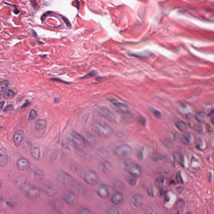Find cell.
I'll return each instance as SVG.
<instances>
[{"label":"cell","mask_w":214,"mask_h":214,"mask_svg":"<svg viewBox=\"0 0 214 214\" xmlns=\"http://www.w3.org/2000/svg\"><path fill=\"white\" fill-rule=\"evenodd\" d=\"M67 137L76 150L80 151L84 150L87 144L84 135L79 134L74 130H70L67 134Z\"/></svg>","instance_id":"cell-1"},{"label":"cell","mask_w":214,"mask_h":214,"mask_svg":"<svg viewBox=\"0 0 214 214\" xmlns=\"http://www.w3.org/2000/svg\"><path fill=\"white\" fill-rule=\"evenodd\" d=\"M93 129L98 135L101 137H111L113 134L112 129L104 122H96L94 124Z\"/></svg>","instance_id":"cell-2"},{"label":"cell","mask_w":214,"mask_h":214,"mask_svg":"<svg viewBox=\"0 0 214 214\" xmlns=\"http://www.w3.org/2000/svg\"><path fill=\"white\" fill-rule=\"evenodd\" d=\"M126 170L134 177H138L140 176L142 174V169L138 164L135 163L131 159L126 160L124 163Z\"/></svg>","instance_id":"cell-3"},{"label":"cell","mask_w":214,"mask_h":214,"mask_svg":"<svg viewBox=\"0 0 214 214\" xmlns=\"http://www.w3.org/2000/svg\"><path fill=\"white\" fill-rule=\"evenodd\" d=\"M56 178L57 181L63 186H73L75 183L72 177L67 172L62 170L58 171Z\"/></svg>","instance_id":"cell-4"},{"label":"cell","mask_w":214,"mask_h":214,"mask_svg":"<svg viewBox=\"0 0 214 214\" xmlns=\"http://www.w3.org/2000/svg\"><path fill=\"white\" fill-rule=\"evenodd\" d=\"M22 190L26 196L31 199H37L40 195V191L39 189L34 187V186L28 183L24 186Z\"/></svg>","instance_id":"cell-5"},{"label":"cell","mask_w":214,"mask_h":214,"mask_svg":"<svg viewBox=\"0 0 214 214\" xmlns=\"http://www.w3.org/2000/svg\"><path fill=\"white\" fill-rule=\"evenodd\" d=\"M98 113L104 118L111 122H115L116 121L117 116L116 114L111 110L104 106L99 107L97 110Z\"/></svg>","instance_id":"cell-6"},{"label":"cell","mask_w":214,"mask_h":214,"mask_svg":"<svg viewBox=\"0 0 214 214\" xmlns=\"http://www.w3.org/2000/svg\"><path fill=\"white\" fill-rule=\"evenodd\" d=\"M42 189L43 192L49 197L55 196L59 192L58 187L51 182H47L44 184Z\"/></svg>","instance_id":"cell-7"},{"label":"cell","mask_w":214,"mask_h":214,"mask_svg":"<svg viewBox=\"0 0 214 214\" xmlns=\"http://www.w3.org/2000/svg\"><path fill=\"white\" fill-rule=\"evenodd\" d=\"M131 152V147L126 144L117 147L114 150L115 154L119 157H124L129 156Z\"/></svg>","instance_id":"cell-8"},{"label":"cell","mask_w":214,"mask_h":214,"mask_svg":"<svg viewBox=\"0 0 214 214\" xmlns=\"http://www.w3.org/2000/svg\"><path fill=\"white\" fill-rule=\"evenodd\" d=\"M85 181L91 186L96 185L99 182V177L96 172L93 170L87 171L84 176Z\"/></svg>","instance_id":"cell-9"},{"label":"cell","mask_w":214,"mask_h":214,"mask_svg":"<svg viewBox=\"0 0 214 214\" xmlns=\"http://www.w3.org/2000/svg\"><path fill=\"white\" fill-rule=\"evenodd\" d=\"M111 102L119 113L124 115L129 113V108L126 104L116 100H112Z\"/></svg>","instance_id":"cell-10"},{"label":"cell","mask_w":214,"mask_h":214,"mask_svg":"<svg viewBox=\"0 0 214 214\" xmlns=\"http://www.w3.org/2000/svg\"><path fill=\"white\" fill-rule=\"evenodd\" d=\"M76 196L71 191H66L62 193V198L65 202L70 205H73L76 201Z\"/></svg>","instance_id":"cell-11"},{"label":"cell","mask_w":214,"mask_h":214,"mask_svg":"<svg viewBox=\"0 0 214 214\" xmlns=\"http://www.w3.org/2000/svg\"><path fill=\"white\" fill-rule=\"evenodd\" d=\"M130 202L133 205L137 208H140L143 206L144 198L140 194H135L130 199Z\"/></svg>","instance_id":"cell-12"},{"label":"cell","mask_w":214,"mask_h":214,"mask_svg":"<svg viewBox=\"0 0 214 214\" xmlns=\"http://www.w3.org/2000/svg\"><path fill=\"white\" fill-rule=\"evenodd\" d=\"M24 137L25 134L24 132L21 130H17V131L15 133L13 137V140L16 147H19L21 145L23 140L24 139Z\"/></svg>","instance_id":"cell-13"},{"label":"cell","mask_w":214,"mask_h":214,"mask_svg":"<svg viewBox=\"0 0 214 214\" xmlns=\"http://www.w3.org/2000/svg\"><path fill=\"white\" fill-rule=\"evenodd\" d=\"M98 194L101 198H108L110 194L109 187L106 184H102L98 189Z\"/></svg>","instance_id":"cell-14"},{"label":"cell","mask_w":214,"mask_h":214,"mask_svg":"<svg viewBox=\"0 0 214 214\" xmlns=\"http://www.w3.org/2000/svg\"><path fill=\"white\" fill-rule=\"evenodd\" d=\"M17 166L19 170L26 171L30 167V163L29 161L26 158H22L17 161Z\"/></svg>","instance_id":"cell-15"},{"label":"cell","mask_w":214,"mask_h":214,"mask_svg":"<svg viewBox=\"0 0 214 214\" xmlns=\"http://www.w3.org/2000/svg\"><path fill=\"white\" fill-rule=\"evenodd\" d=\"M83 135L85 138L87 145L92 147H95L97 142L95 135L88 132H86Z\"/></svg>","instance_id":"cell-16"},{"label":"cell","mask_w":214,"mask_h":214,"mask_svg":"<svg viewBox=\"0 0 214 214\" xmlns=\"http://www.w3.org/2000/svg\"><path fill=\"white\" fill-rule=\"evenodd\" d=\"M0 155V165L1 167H4L6 165L8 161V154L6 148H1Z\"/></svg>","instance_id":"cell-17"},{"label":"cell","mask_w":214,"mask_h":214,"mask_svg":"<svg viewBox=\"0 0 214 214\" xmlns=\"http://www.w3.org/2000/svg\"><path fill=\"white\" fill-rule=\"evenodd\" d=\"M111 200L114 204L116 205L122 204L124 201V195L121 192H117L113 195Z\"/></svg>","instance_id":"cell-18"},{"label":"cell","mask_w":214,"mask_h":214,"mask_svg":"<svg viewBox=\"0 0 214 214\" xmlns=\"http://www.w3.org/2000/svg\"><path fill=\"white\" fill-rule=\"evenodd\" d=\"M27 179L24 176H19L15 181V184L19 188L22 189L28 184Z\"/></svg>","instance_id":"cell-19"},{"label":"cell","mask_w":214,"mask_h":214,"mask_svg":"<svg viewBox=\"0 0 214 214\" xmlns=\"http://www.w3.org/2000/svg\"><path fill=\"white\" fill-rule=\"evenodd\" d=\"M31 155L34 158L37 160H39L40 158V148L37 145H34L31 150Z\"/></svg>","instance_id":"cell-20"},{"label":"cell","mask_w":214,"mask_h":214,"mask_svg":"<svg viewBox=\"0 0 214 214\" xmlns=\"http://www.w3.org/2000/svg\"><path fill=\"white\" fill-rule=\"evenodd\" d=\"M47 126V122L46 120L43 119H39L35 122V128L38 130L44 129Z\"/></svg>","instance_id":"cell-21"},{"label":"cell","mask_w":214,"mask_h":214,"mask_svg":"<svg viewBox=\"0 0 214 214\" xmlns=\"http://www.w3.org/2000/svg\"><path fill=\"white\" fill-rule=\"evenodd\" d=\"M174 160L176 162L179 163L183 167H184V158L180 153L178 152H175L173 153Z\"/></svg>","instance_id":"cell-22"},{"label":"cell","mask_w":214,"mask_h":214,"mask_svg":"<svg viewBox=\"0 0 214 214\" xmlns=\"http://www.w3.org/2000/svg\"><path fill=\"white\" fill-rule=\"evenodd\" d=\"M130 54L134 57H141V58H145V57H147L151 56L152 54V53L151 52L149 51H142V52H136V53H130Z\"/></svg>","instance_id":"cell-23"},{"label":"cell","mask_w":214,"mask_h":214,"mask_svg":"<svg viewBox=\"0 0 214 214\" xmlns=\"http://www.w3.org/2000/svg\"><path fill=\"white\" fill-rule=\"evenodd\" d=\"M34 176L36 180L41 181L44 178V174L42 170L37 169L34 171Z\"/></svg>","instance_id":"cell-24"},{"label":"cell","mask_w":214,"mask_h":214,"mask_svg":"<svg viewBox=\"0 0 214 214\" xmlns=\"http://www.w3.org/2000/svg\"><path fill=\"white\" fill-rule=\"evenodd\" d=\"M112 165L108 161H106L103 163L102 170L105 174L108 173L112 169Z\"/></svg>","instance_id":"cell-25"},{"label":"cell","mask_w":214,"mask_h":214,"mask_svg":"<svg viewBox=\"0 0 214 214\" xmlns=\"http://www.w3.org/2000/svg\"><path fill=\"white\" fill-rule=\"evenodd\" d=\"M184 206H185V202L184 200H182V199L179 200L178 201L176 202L175 207H174L176 210H178L177 211L178 212L177 213H180V210L181 211H183L182 210L184 208Z\"/></svg>","instance_id":"cell-26"},{"label":"cell","mask_w":214,"mask_h":214,"mask_svg":"<svg viewBox=\"0 0 214 214\" xmlns=\"http://www.w3.org/2000/svg\"><path fill=\"white\" fill-rule=\"evenodd\" d=\"M176 126L177 129L181 132L185 131L187 129V125L182 121L177 122L176 124Z\"/></svg>","instance_id":"cell-27"},{"label":"cell","mask_w":214,"mask_h":214,"mask_svg":"<svg viewBox=\"0 0 214 214\" xmlns=\"http://www.w3.org/2000/svg\"><path fill=\"white\" fill-rule=\"evenodd\" d=\"M15 91L12 89H8L3 94V97L5 99H9L13 98L15 95Z\"/></svg>","instance_id":"cell-28"},{"label":"cell","mask_w":214,"mask_h":214,"mask_svg":"<svg viewBox=\"0 0 214 214\" xmlns=\"http://www.w3.org/2000/svg\"><path fill=\"white\" fill-rule=\"evenodd\" d=\"M163 156L158 153H153L151 156V158L153 161L158 162L163 160Z\"/></svg>","instance_id":"cell-29"},{"label":"cell","mask_w":214,"mask_h":214,"mask_svg":"<svg viewBox=\"0 0 214 214\" xmlns=\"http://www.w3.org/2000/svg\"><path fill=\"white\" fill-rule=\"evenodd\" d=\"M9 85V82L8 80H4L1 81L0 83V91L1 92H3L6 90V89L8 88Z\"/></svg>","instance_id":"cell-30"},{"label":"cell","mask_w":214,"mask_h":214,"mask_svg":"<svg viewBox=\"0 0 214 214\" xmlns=\"http://www.w3.org/2000/svg\"><path fill=\"white\" fill-rule=\"evenodd\" d=\"M107 213L109 214H119L120 213V210L116 206H111L107 211Z\"/></svg>","instance_id":"cell-31"},{"label":"cell","mask_w":214,"mask_h":214,"mask_svg":"<svg viewBox=\"0 0 214 214\" xmlns=\"http://www.w3.org/2000/svg\"><path fill=\"white\" fill-rule=\"evenodd\" d=\"M181 142L183 144L189 145L191 142V138L188 134L184 135L181 139Z\"/></svg>","instance_id":"cell-32"},{"label":"cell","mask_w":214,"mask_h":214,"mask_svg":"<svg viewBox=\"0 0 214 214\" xmlns=\"http://www.w3.org/2000/svg\"><path fill=\"white\" fill-rule=\"evenodd\" d=\"M164 179L162 177L158 178L155 181V186L157 188H161L163 187L164 184Z\"/></svg>","instance_id":"cell-33"},{"label":"cell","mask_w":214,"mask_h":214,"mask_svg":"<svg viewBox=\"0 0 214 214\" xmlns=\"http://www.w3.org/2000/svg\"><path fill=\"white\" fill-rule=\"evenodd\" d=\"M204 113L202 112H199L197 113L195 117L196 120L199 122H202L204 121Z\"/></svg>","instance_id":"cell-34"},{"label":"cell","mask_w":214,"mask_h":214,"mask_svg":"<svg viewBox=\"0 0 214 214\" xmlns=\"http://www.w3.org/2000/svg\"><path fill=\"white\" fill-rule=\"evenodd\" d=\"M37 111H35V110H32L29 112V117H28V119L30 121H32V120L35 119L37 117Z\"/></svg>","instance_id":"cell-35"},{"label":"cell","mask_w":214,"mask_h":214,"mask_svg":"<svg viewBox=\"0 0 214 214\" xmlns=\"http://www.w3.org/2000/svg\"><path fill=\"white\" fill-rule=\"evenodd\" d=\"M176 181H177L179 183L183 184L184 181L182 179V176H181V173L180 171H178L177 172L176 175Z\"/></svg>","instance_id":"cell-36"},{"label":"cell","mask_w":214,"mask_h":214,"mask_svg":"<svg viewBox=\"0 0 214 214\" xmlns=\"http://www.w3.org/2000/svg\"><path fill=\"white\" fill-rule=\"evenodd\" d=\"M138 121L139 124L145 127L147 125V120L144 117H139L138 119Z\"/></svg>","instance_id":"cell-37"},{"label":"cell","mask_w":214,"mask_h":214,"mask_svg":"<svg viewBox=\"0 0 214 214\" xmlns=\"http://www.w3.org/2000/svg\"><path fill=\"white\" fill-rule=\"evenodd\" d=\"M137 177H134L133 176L132 178L130 179L129 181V183L130 185L131 186H135L137 183Z\"/></svg>","instance_id":"cell-38"},{"label":"cell","mask_w":214,"mask_h":214,"mask_svg":"<svg viewBox=\"0 0 214 214\" xmlns=\"http://www.w3.org/2000/svg\"><path fill=\"white\" fill-rule=\"evenodd\" d=\"M152 113L156 118L158 119H161L162 116H161V114L160 113V112L156 110H153L152 111Z\"/></svg>","instance_id":"cell-39"},{"label":"cell","mask_w":214,"mask_h":214,"mask_svg":"<svg viewBox=\"0 0 214 214\" xmlns=\"http://www.w3.org/2000/svg\"><path fill=\"white\" fill-rule=\"evenodd\" d=\"M147 192L148 194L151 197H154V190L153 188L151 186L148 187L147 189Z\"/></svg>","instance_id":"cell-40"},{"label":"cell","mask_w":214,"mask_h":214,"mask_svg":"<svg viewBox=\"0 0 214 214\" xmlns=\"http://www.w3.org/2000/svg\"><path fill=\"white\" fill-rule=\"evenodd\" d=\"M194 129L197 132L199 133H202L203 132V128L201 125H196L194 126Z\"/></svg>","instance_id":"cell-41"},{"label":"cell","mask_w":214,"mask_h":214,"mask_svg":"<svg viewBox=\"0 0 214 214\" xmlns=\"http://www.w3.org/2000/svg\"><path fill=\"white\" fill-rule=\"evenodd\" d=\"M13 109V106L12 105H9L5 107L3 110V112L5 113H8L11 111Z\"/></svg>","instance_id":"cell-42"},{"label":"cell","mask_w":214,"mask_h":214,"mask_svg":"<svg viewBox=\"0 0 214 214\" xmlns=\"http://www.w3.org/2000/svg\"><path fill=\"white\" fill-rule=\"evenodd\" d=\"M167 192V188L166 187H163L160 188V196L161 197H163L166 194Z\"/></svg>","instance_id":"cell-43"},{"label":"cell","mask_w":214,"mask_h":214,"mask_svg":"<svg viewBox=\"0 0 214 214\" xmlns=\"http://www.w3.org/2000/svg\"><path fill=\"white\" fill-rule=\"evenodd\" d=\"M79 213L81 214H90V213H91V212L89 210L86 209V208H84L83 209L81 210Z\"/></svg>","instance_id":"cell-44"},{"label":"cell","mask_w":214,"mask_h":214,"mask_svg":"<svg viewBox=\"0 0 214 214\" xmlns=\"http://www.w3.org/2000/svg\"><path fill=\"white\" fill-rule=\"evenodd\" d=\"M62 19L64 20L65 23H66V26H67V27H69V28L71 27V25L70 22L69 20L67 18L63 16V17H62Z\"/></svg>","instance_id":"cell-45"},{"label":"cell","mask_w":214,"mask_h":214,"mask_svg":"<svg viewBox=\"0 0 214 214\" xmlns=\"http://www.w3.org/2000/svg\"><path fill=\"white\" fill-rule=\"evenodd\" d=\"M32 33H33V36H34V37L36 41H37L38 43H40V44H44V43H42V42H40V41L39 40V38L38 37V35H37V33H36L34 31H33V30L32 31Z\"/></svg>","instance_id":"cell-46"},{"label":"cell","mask_w":214,"mask_h":214,"mask_svg":"<svg viewBox=\"0 0 214 214\" xmlns=\"http://www.w3.org/2000/svg\"><path fill=\"white\" fill-rule=\"evenodd\" d=\"M143 151L142 150V149L138 151L137 154L138 157L140 160H142L143 158Z\"/></svg>","instance_id":"cell-47"},{"label":"cell","mask_w":214,"mask_h":214,"mask_svg":"<svg viewBox=\"0 0 214 214\" xmlns=\"http://www.w3.org/2000/svg\"><path fill=\"white\" fill-rule=\"evenodd\" d=\"M210 121L213 124H214V110L211 112L210 114Z\"/></svg>","instance_id":"cell-48"},{"label":"cell","mask_w":214,"mask_h":214,"mask_svg":"<svg viewBox=\"0 0 214 214\" xmlns=\"http://www.w3.org/2000/svg\"><path fill=\"white\" fill-rule=\"evenodd\" d=\"M51 13H52L51 11H47V12H46V13H44V14L42 15V16L41 17V19H42V21H44V20L45 19V18L47 17V16L51 14Z\"/></svg>","instance_id":"cell-49"},{"label":"cell","mask_w":214,"mask_h":214,"mask_svg":"<svg viewBox=\"0 0 214 214\" xmlns=\"http://www.w3.org/2000/svg\"><path fill=\"white\" fill-rule=\"evenodd\" d=\"M96 72H90L88 74H87V75H86L85 76V77H83V78H88V77H93L95 75Z\"/></svg>","instance_id":"cell-50"},{"label":"cell","mask_w":214,"mask_h":214,"mask_svg":"<svg viewBox=\"0 0 214 214\" xmlns=\"http://www.w3.org/2000/svg\"><path fill=\"white\" fill-rule=\"evenodd\" d=\"M30 103H31V102H30L29 100H26V101H25V103H24V104L23 105H22V106L21 107V108H25V107H27V106L30 105Z\"/></svg>","instance_id":"cell-51"},{"label":"cell","mask_w":214,"mask_h":214,"mask_svg":"<svg viewBox=\"0 0 214 214\" xmlns=\"http://www.w3.org/2000/svg\"><path fill=\"white\" fill-rule=\"evenodd\" d=\"M6 204L7 206L10 207H14L13 203H12L11 202L8 201H7L6 202Z\"/></svg>","instance_id":"cell-52"},{"label":"cell","mask_w":214,"mask_h":214,"mask_svg":"<svg viewBox=\"0 0 214 214\" xmlns=\"http://www.w3.org/2000/svg\"><path fill=\"white\" fill-rule=\"evenodd\" d=\"M5 103V101H1V103H0V109H1V110L3 108V106H4Z\"/></svg>","instance_id":"cell-53"},{"label":"cell","mask_w":214,"mask_h":214,"mask_svg":"<svg viewBox=\"0 0 214 214\" xmlns=\"http://www.w3.org/2000/svg\"><path fill=\"white\" fill-rule=\"evenodd\" d=\"M172 184H174V180L171 181L170 182V184H172Z\"/></svg>","instance_id":"cell-54"},{"label":"cell","mask_w":214,"mask_h":214,"mask_svg":"<svg viewBox=\"0 0 214 214\" xmlns=\"http://www.w3.org/2000/svg\"><path fill=\"white\" fill-rule=\"evenodd\" d=\"M189 214H190V213H191V214H192L191 212H187V213H186V214H189Z\"/></svg>","instance_id":"cell-55"}]
</instances>
